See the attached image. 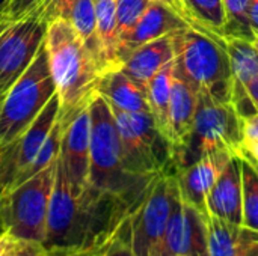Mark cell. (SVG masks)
Returning <instances> with one entry per match:
<instances>
[{
  "label": "cell",
  "mask_w": 258,
  "mask_h": 256,
  "mask_svg": "<svg viewBox=\"0 0 258 256\" xmlns=\"http://www.w3.org/2000/svg\"><path fill=\"white\" fill-rule=\"evenodd\" d=\"M130 213L132 208L124 202L91 187L77 195L57 161L44 247L103 252Z\"/></svg>",
  "instance_id": "obj_1"
},
{
  "label": "cell",
  "mask_w": 258,
  "mask_h": 256,
  "mask_svg": "<svg viewBox=\"0 0 258 256\" xmlns=\"http://www.w3.org/2000/svg\"><path fill=\"white\" fill-rule=\"evenodd\" d=\"M44 47L59 98V121L65 128L98 94L103 72L74 27L63 18L47 24Z\"/></svg>",
  "instance_id": "obj_2"
},
{
  "label": "cell",
  "mask_w": 258,
  "mask_h": 256,
  "mask_svg": "<svg viewBox=\"0 0 258 256\" xmlns=\"http://www.w3.org/2000/svg\"><path fill=\"white\" fill-rule=\"evenodd\" d=\"M89 177L88 186L132 208L141 202L151 181L130 177L122 166L121 140L109 103L97 94L89 106Z\"/></svg>",
  "instance_id": "obj_3"
},
{
  "label": "cell",
  "mask_w": 258,
  "mask_h": 256,
  "mask_svg": "<svg viewBox=\"0 0 258 256\" xmlns=\"http://www.w3.org/2000/svg\"><path fill=\"white\" fill-rule=\"evenodd\" d=\"M174 39V74L195 92L218 103H231L233 77L225 41L192 27L178 30Z\"/></svg>",
  "instance_id": "obj_4"
},
{
  "label": "cell",
  "mask_w": 258,
  "mask_h": 256,
  "mask_svg": "<svg viewBox=\"0 0 258 256\" xmlns=\"http://www.w3.org/2000/svg\"><path fill=\"white\" fill-rule=\"evenodd\" d=\"M243 143V118L231 103H218L198 94V104L186 139L172 149L171 172H178L216 149L239 152Z\"/></svg>",
  "instance_id": "obj_5"
},
{
  "label": "cell",
  "mask_w": 258,
  "mask_h": 256,
  "mask_svg": "<svg viewBox=\"0 0 258 256\" xmlns=\"http://www.w3.org/2000/svg\"><path fill=\"white\" fill-rule=\"evenodd\" d=\"M57 160L9 192L0 195V229L18 241L44 246Z\"/></svg>",
  "instance_id": "obj_6"
},
{
  "label": "cell",
  "mask_w": 258,
  "mask_h": 256,
  "mask_svg": "<svg viewBox=\"0 0 258 256\" xmlns=\"http://www.w3.org/2000/svg\"><path fill=\"white\" fill-rule=\"evenodd\" d=\"M56 94L45 47L0 98V145L26 131Z\"/></svg>",
  "instance_id": "obj_7"
},
{
  "label": "cell",
  "mask_w": 258,
  "mask_h": 256,
  "mask_svg": "<svg viewBox=\"0 0 258 256\" xmlns=\"http://www.w3.org/2000/svg\"><path fill=\"white\" fill-rule=\"evenodd\" d=\"M121 140L124 170L138 180L151 181L171 172V146L159 131L150 112L127 113L113 109Z\"/></svg>",
  "instance_id": "obj_8"
},
{
  "label": "cell",
  "mask_w": 258,
  "mask_h": 256,
  "mask_svg": "<svg viewBox=\"0 0 258 256\" xmlns=\"http://www.w3.org/2000/svg\"><path fill=\"white\" fill-rule=\"evenodd\" d=\"M180 196L174 172L157 175L128 216L130 243L136 256H159L168 220Z\"/></svg>",
  "instance_id": "obj_9"
},
{
  "label": "cell",
  "mask_w": 258,
  "mask_h": 256,
  "mask_svg": "<svg viewBox=\"0 0 258 256\" xmlns=\"http://www.w3.org/2000/svg\"><path fill=\"white\" fill-rule=\"evenodd\" d=\"M47 24L0 12V92L5 94L27 69L44 44Z\"/></svg>",
  "instance_id": "obj_10"
},
{
  "label": "cell",
  "mask_w": 258,
  "mask_h": 256,
  "mask_svg": "<svg viewBox=\"0 0 258 256\" xmlns=\"http://www.w3.org/2000/svg\"><path fill=\"white\" fill-rule=\"evenodd\" d=\"M57 119L59 98L54 94L26 131L9 143L0 145V195L15 187Z\"/></svg>",
  "instance_id": "obj_11"
},
{
  "label": "cell",
  "mask_w": 258,
  "mask_h": 256,
  "mask_svg": "<svg viewBox=\"0 0 258 256\" xmlns=\"http://www.w3.org/2000/svg\"><path fill=\"white\" fill-rule=\"evenodd\" d=\"M159 256H210L207 217L181 196L171 211Z\"/></svg>",
  "instance_id": "obj_12"
},
{
  "label": "cell",
  "mask_w": 258,
  "mask_h": 256,
  "mask_svg": "<svg viewBox=\"0 0 258 256\" xmlns=\"http://www.w3.org/2000/svg\"><path fill=\"white\" fill-rule=\"evenodd\" d=\"M89 106V104H88ZM59 166L65 178L77 195H82L88 186L89 177V110L85 107L63 128Z\"/></svg>",
  "instance_id": "obj_13"
},
{
  "label": "cell",
  "mask_w": 258,
  "mask_h": 256,
  "mask_svg": "<svg viewBox=\"0 0 258 256\" xmlns=\"http://www.w3.org/2000/svg\"><path fill=\"white\" fill-rule=\"evenodd\" d=\"M233 155H236V152L230 149H216L203 155L194 164L174 172L181 199L195 207L206 217H209L207 196Z\"/></svg>",
  "instance_id": "obj_14"
},
{
  "label": "cell",
  "mask_w": 258,
  "mask_h": 256,
  "mask_svg": "<svg viewBox=\"0 0 258 256\" xmlns=\"http://www.w3.org/2000/svg\"><path fill=\"white\" fill-rule=\"evenodd\" d=\"M207 214L242 226V158L233 155L207 196Z\"/></svg>",
  "instance_id": "obj_15"
},
{
  "label": "cell",
  "mask_w": 258,
  "mask_h": 256,
  "mask_svg": "<svg viewBox=\"0 0 258 256\" xmlns=\"http://www.w3.org/2000/svg\"><path fill=\"white\" fill-rule=\"evenodd\" d=\"M189 27L183 18H180L168 5L160 0H153L133 29L121 38L119 42V63L122 57L139 45L162 38L165 35L175 33ZM118 69V68H116Z\"/></svg>",
  "instance_id": "obj_16"
},
{
  "label": "cell",
  "mask_w": 258,
  "mask_h": 256,
  "mask_svg": "<svg viewBox=\"0 0 258 256\" xmlns=\"http://www.w3.org/2000/svg\"><path fill=\"white\" fill-rule=\"evenodd\" d=\"M225 48L233 77L231 104L242 118H248L255 113L246 95V84L258 74V51L252 42L237 38L225 39Z\"/></svg>",
  "instance_id": "obj_17"
},
{
  "label": "cell",
  "mask_w": 258,
  "mask_h": 256,
  "mask_svg": "<svg viewBox=\"0 0 258 256\" xmlns=\"http://www.w3.org/2000/svg\"><path fill=\"white\" fill-rule=\"evenodd\" d=\"M172 36L174 33L165 35L136 47L122 57L118 69H121L130 78L145 88V84L154 74H157L165 65L174 60L175 50Z\"/></svg>",
  "instance_id": "obj_18"
},
{
  "label": "cell",
  "mask_w": 258,
  "mask_h": 256,
  "mask_svg": "<svg viewBox=\"0 0 258 256\" xmlns=\"http://www.w3.org/2000/svg\"><path fill=\"white\" fill-rule=\"evenodd\" d=\"M198 104L197 92L181 78L175 77L172 81L171 100L168 107V127H166V140L172 149L177 148L189 134L194 124L195 112Z\"/></svg>",
  "instance_id": "obj_19"
},
{
  "label": "cell",
  "mask_w": 258,
  "mask_h": 256,
  "mask_svg": "<svg viewBox=\"0 0 258 256\" xmlns=\"http://www.w3.org/2000/svg\"><path fill=\"white\" fill-rule=\"evenodd\" d=\"M97 92L109 103L110 107L121 112H150L145 88L121 69H112L103 74Z\"/></svg>",
  "instance_id": "obj_20"
},
{
  "label": "cell",
  "mask_w": 258,
  "mask_h": 256,
  "mask_svg": "<svg viewBox=\"0 0 258 256\" xmlns=\"http://www.w3.org/2000/svg\"><path fill=\"white\" fill-rule=\"evenodd\" d=\"M168 5L186 24L209 36L225 41L222 0H160Z\"/></svg>",
  "instance_id": "obj_21"
},
{
  "label": "cell",
  "mask_w": 258,
  "mask_h": 256,
  "mask_svg": "<svg viewBox=\"0 0 258 256\" xmlns=\"http://www.w3.org/2000/svg\"><path fill=\"white\" fill-rule=\"evenodd\" d=\"M98 59L103 74L119 66V32L116 23V0H94Z\"/></svg>",
  "instance_id": "obj_22"
},
{
  "label": "cell",
  "mask_w": 258,
  "mask_h": 256,
  "mask_svg": "<svg viewBox=\"0 0 258 256\" xmlns=\"http://www.w3.org/2000/svg\"><path fill=\"white\" fill-rule=\"evenodd\" d=\"M172 81H174V60L165 65L145 84V94H147L150 113L153 115L154 122L165 139H166L168 107H169V100H171Z\"/></svg>",
  "instance_id": "obj_23"
},
{
  "label": "cell",
  "mask_w": 258,
  "mask_h": 256,
  "mask_svg": "<svg viewBox=\"0 0 258 256\" xmlns=\"http://www.w3.org/2000/svg\"><path fill=\"white\" fill-rule=\"evenodd\" d=\"M65 20L74 27L76 33L79 35V38L82 39L85 47L91 51V54L94 56V59L100 68L98 41H97V32H95V5H94V0H73Z\"/></svg>",
  "instance_id": "obj_24"
},
{
  "label": "cell",
  "mask_w": 258,
  "mask_h": 256,
  "mask_svg": "<svg viewBox=\"0 0 258 256\" xmlns=\"http://www.w3.org/2000/svg\"><path fill=\"white\" fill-rule=\"evenodd\" d=\"M207 229H209V255L237 256L240 240H242V226H234L224 220L209 216Z\"/></svg>",
  "instance_id": "obj_25"
},
{
  "label": "cell",
  "mask_w": 258,
  "mask_h": 256,
  "mask_svg": "<svg viewBox=\"0 0 258 256\" xmlns=\"http://www.w3.org/2000/svg\"><path fill=\"white\" fill-rule=\"evenodd\" d=\"M242 226L258 232V170L242 157Z\"/></svg>",
  "instance_id": "obj_26"
},
{
  "label": "cell",
  "mask_w": 258,
  "mask_h": 256,
  "mask_svg": "<svg viewBox=\"0 0 258 256\" xmlns=\"http://www.w3.org/2000/svg\"><path fill=\"white\" fill-rule=\"evenodd\" d=\"M249 5L251 0H222L225 17V39L237 38L249 42L255 39V35L249 24Z\"/></svg>",
  "instance_id": "obj_27"
},
{
  "label": "cell",
  "mask_w": 258,
  "mask_h": 256,
  "mask_svg": "<svg viewBox=\"0 0 258 256\" xmlns=\"http://www.w3.org/2000/svg\"><path fill=\"white\" fill-rule=\"evenodd\" d=\"M62 134H63V127L60 124V121L57 119L54 122V125L51 127L48 136L45 137L44 143L41 145L36 157L33 158V161L29 164V167L24 170V174L21 175V178L18 180V184L24 183L26 180L32 178L33 175H36L38 172L44 170L45 167H48L50 164H53L57 157H59V151H60V140H62Z\"/></svg>",
  "instance_id": "obj_28"
},
{
  "label": "cell",
  "mask_w": 258,
  "mask_h": 256,
  "mask_svg": "<svg viewBox=\"0 0 258 256\" xmlns=\"http://www.w3.org/2000/svg\"><path fill=\"white\" fill-rule=\"evenodd\" d=\"M153 0H116V23L121 38L128 33Z\"/></svg>",
  "instance_id": "obj_29"
},
{
  "label": "cell",
  "mask_w": 258,
  "mask_h": 256,
  "mask_svg": "<svg viewBox=\"0 0 258 256\" xmlns=\"http://www.w3.org/2000/svg\"><path fill=\"white\" fill-rule=\"evenodd\" d=\"M100 256H136L132 243H130V232H128V217L122 222L119 229L106 244Z\"/></svg>",
  "instance_id": "obj_30"
},
{
  "label": "cell",
  "mask_w": 258,
  "mask_h": 256,
  "mask_svg": "<svg viewBox=\"0 0 258 256\" xmlns=\"http://www.w3.org/2000/svg\"><path fill=\"white\" fill-rule=\"evenodd\" d=\"M237 256H258V232L242 226V240Z\"/></svg>",
  "instance_id": "obj_31"
},
{
  "label": "cell",
  "mask_w": 258,
  "mask_h": 256,
  "mask_svg": "<svg viewBox=\"0 0 258 256\" xmlns=\"http://www.w3.org/2000/svg\"><path fill=\"white\" fill-rule=\"evenodd\" d=\"M101 250L89 249H68V247H51L44 249L41 256H100Z\"/></svg>",
  "instance_id": "obj_32"
},
{
  "label": "cell",
  "mask_w": 258,
  "mask_h": 256,
  "mask_svg": "<svg viewBox=\"0 0 258 256\" xmlns=\"http://www.w3.org/2000/svg\"><path fill=\"white\" fill-rule=\"evenodd\" d=\"M248 142H258V113L243 118V143Z\"/></svg>",
  "instance_id": "obj_33"
},
{
  "label": "cell",
  "mask_w": 258,
  "mask_h": 256,
  "mask_svg": "<svg viewBox=\"0 0 258 256\" xmlns=\"http://www.w3.org/2000/svg\"><path fill=\"white\" fill-rule=\"evenodd\" d=\"M23 241L15 240L11 234L0 229V256H12Z\"/></svg>",
  "instance_id": "obj_34"
},
{
  "label": "cell",
  "mask_w": 258,
  "mask_h": 256,
  "mask_svg": "<svg viewBox=\"0 0 258 256\" xmlns=\"http://www.w3.org/2000/svg\"><path fill=\"white\" fill-rule=\"evenodd\" d=\"M44 246L38 244V243H26L23 241L21 246L18 247V250L12 256H41L44 252Z\"/></svg>",
  "instance_id": "obj_35"
},
{
  "label": "cell",
  "mask_w": 258,
  "mask_h": 256,
  "mask_svg": "<svg viewBox=\"0 0 258 256\" xmlns=\"http://www.w3.org/2000/svg\"><path fill=\"white\" fill-rule=\"evenodd\" d=\"M246 95L254 112L258 113V74L246 84Z\"/></svg>",
  "instance_id": "obj_36"
},
{
  "label": "cell",
  "mask_w": 258,
  "mask_h": 256,
  "mask_svg": "<svg viewBox=\"0 0 258 256\" xmlns=\"http://www.w3.org/2000/svg\"><path fill=\"white\" fill-rule=\"evenodd\" d=\"M237 154H242V155H246L252 160L258 161V142H248V143H243L239 149Z\"/></svg>",
  "instance_id": "obj_37"
},
{
  "label": "cell",
  "mask_w": 258,
  "mask_h": 256,
  "mask_svg": "<svg viewBox=\"0 0 258 256\" xmlns=\"http://www.w3.org/2000/svg\"><path fill=\"white\" fill-rule=\"evenodd\" d=\"M249 24L254 32V35L258 36V0H251L249 5Z\"/></svg>",
  "instance_id": "obj_38"
},
{
  "label": "cell",
  "mask_w": 258,
  "mask_h": 256,
  "mask_svg": "<svg viewBox=\"0 0 258 256\" xmlns=\"http://www.w3.org/2000/svg\"><path fill=\"white\" fill-rule=\"evenodd\" d=\"M239 155H242V154H239ZM242 157L248 158V160H249V161H251V163H252V164H254V166L257 167V170H258V161H255V160H252V158H249V157H246V155H242Z\"/></svg>",
  "instance_id": "obj_39"
},
{
  "label": "cell",
  "mask_w": 258,
  "mask_h": 256,
  "mask_svg": "<svg viewBox=\"0 0 258 256\" xmlns=\"http://www.w3.org/2000/svg\"><path fill=\"white\" fill-rule=\"evenodd\" d=\"M252 45H254V48L258 51V36H255V39L252 41Z\"/></svg>",
  "instance_id": "obj_40"
},
{
  "label": "cell",
  "mask_w": 258,
  "mask_h": 256,
  "mask_svg": "<svg viewBox=\"0 0 258 256\" xmlns=\"http://www.w3.org/2000/svg\"><path fill=\"white\" fill-rule=\"evenodd\" d=\"M5 3H6V0H0V12H2V9L5 6Z\"/></svg>",
  "instance_id": "obj_41"
},
{
  "label": "cell",
  "mask_w": 258,
  "mask_h": 256,
  "mask_svg": "<svg viewBox=\"0 0 258 256\" xmlns=\"http://www.w3.org/2000/svg\"><path fill=\"white\" fill-rule=\"evenodd\" d=\"M2 97H3V94H2V92H0V98H2Z\"/></svg>",
  "instance_id": "obj_42"
}]
</instances>
